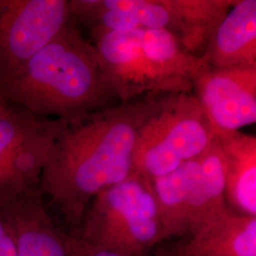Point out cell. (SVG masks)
<instances>
[{
  "label": "cell",
  "mask_w": 256,
  "mask_h": 256,
  "mask_svg": "<svg viewBox=\"0 0 256 256\" xmlns=\"http://www.w3.org/2000/svg\"><path fill=\"white\" fill-rule=\"evenodd\" d=\"M10 106H12V104H10L9 102L6 101V99L4 98V96L0 92V116H2L4 113H6L10 110Z\"/></svg>",
  "instance_id": "cell-19"
},
{
  "label": "cell",
  "mask_w": 256,
  "mask_h": 256,
  "mask_svg": "<svg viewBox=\"0 0 256 256\" xmlns=\"http://www.w3.org/2000/svg\"><path fill=\"white\" fill-rule=\"evenodd\" d=\"M66 120L42 119L12 106L0 116V207L39 183Z\"/></svg>",
  "instance_id": "cell-5"
},
{
  "label": "cell",
  "mask_w": 256,
  "mask_h": 256,
  "mask_svg": "<svg viewBox=\"0 0 256 256\" xmlns=\"http://www.w3.org/2000/svg\"><path fill=\"white\" fill-rule=\"evenodd\" d=\"M209 68L256 66V1L236 0L200 56Z\"/></svg>",
  "instance_id": "cell-10"
},
{
  "label": "cell",
  "mask_w": 256,
  "mask_h": 256,
  "mask_svg": "<svg viewBox=\"0 0 256 256\" xmlns=\"http://www.w3.org/2000/svg\"><path fill=\"white\" fill-rule=\"evenodd\" d=\"M198 158L151 182L162 223V243L188 234L189 194Z\"/></svg>",
  "instance_id": "cell-15"
},
{
  "label": "cell",
  "mask_w": 256,
  "mask_h": 256,
  "mask_svg": "<svg viewBox=\"0 0 256 256\" xmlns=\"http://www.w3.org/2000/svg\"><path fill=\"white\" fill-rule=\"evenodd\" d=\"M225 162V198L230 210L256 216V138L240 131L216 135Z\"/></svg>",
  "instance_id": "cell-12"
},
{
  "label": "cell",
  "mask_w": 256,
  "mask_h": 256,
  "mask_svg": "<svg viewBox=\"0 0 256 256\" xmlns=\"http://www.w3.org/2000/svg\"><path fill=\"white\" fill-rule=\"evenodd\" d=\"M160 95L64 120L43 169L39 192L68 234H78L90 202L102 190L132 174L138 132Z\"/></svg>",
  "instance_id": "cell-1"
},
{
  "label": "cell",
  "mask_w": 256,
  "mask_h": 256,
  "mask_svg": "<svg viewBox=\"0 0 256 256\" xmlns=\"http://www.w3.org/2000/svg\"><path fill=\"white\" fill-rule=\"evenodd\" d=\"M214 138L194 93L162 94L138 132L132 174L152 182L202 156Z\"/></svg>",
  "instance_id": "cell-3"
},
{
  "label": "cell",
  "mask_w": 256,
  "mask_h": 256,
  "mask_svg": "<svg viewBox=\"0 0 256 256\" xmlns=\"http://www.w3.org/2000/svg\"><path fill=\"white\" fill-rule=\"evenodd\" d=\"M162 232L151 182L132 174L92 200L76 236L122 256H146L162 243Z\"/></svg>",
  "instance_id": "cell-4"
},
{
  "label": "cell",
  "mask_w": 256,
  "mask_h": 256,
  "mask_svg": "<svg viewBox=\"0 0 256 256\" xmlns=\"http://www.w3.org/2000/svg\"><path fill=\"white\" fill-rule=\"evenodd\" d=\"M18 256H70V236L52 216L39 191L0 207Z\"/></svg>",
  "instance_id": "cell-9"
},
{
  "label": "cell",
  "mask_w": 256,
  "mask_h": 256,
  "mask_svg": "<svg viewBox=\"0 0 256 256\" xmlns=\"http://www.w3.org/2000/svg\"><path fill=\"white\" fill-rule=\"evenodd\" d=\"M229 209L225 198V162L216 136L209 149L198 158L188 206V236L218 218Z\"/></svg>",
  "instance_id": "cell-13"
},
{
  "label": "cell",
  "mask_w": 256,
  "mask_h": 256,
  "mask_svg": "<svg viewBox=\"0 0 256 256\" xmlns=\"http://www.w3.org/2000/svg\"><path fill=\"white\" fill-rule=\"evenodd\" d=\"M90 34L122 102L149 94L194 92L192 84L166 74L144 52L140 28L124 32H94Z\"/></svg>",
  "instance_id": "cell-7"
},
{
  "label": "cell",
  "mask_w": 256,
  "mask_h": 256,
  "mask_svg": "<svg viewBox=\"0 0 256 256\" xmlns=\"http://www.w3.org/2000/svg\"><path fill=\"white\" fill-rule=\"evenodd\" d=\"M0 92L10 104L42 119H76L122 102L96 48L72 20Z\"/></svg>",
  "instance_id": "cell-2"
},
{
  "label": "cell",
  "mask_w": 256,
  "mask_h": 256,
  "mask_svg": "<svg viewBox=\"0 0 256 256\" xmlns=\"http://www.w3.org/2000/svg\"><path fill=\"white\" fill-rule=\"evenodd\" d=\"M236 0H169L172 10L170 30L184 48L202 56L212 34Z\"/></svg>",
  "instance_id": "cell-14"
},
{
  "label": "cell",
  "mask_w": 256,
  "mask_h": 256,
  "mask_svg": "<svg viewBox=\"0 0 256 256\" xmlns=\"http://www.w3.org/2000/svg\"><path fill=\"white\" fill-rule=\"evenodd\" d=\"M174 245L187 256H256V216L229 208L188 240Z\"/></svg>",
  "instance_id": "cell-11"
},
{
  "label": "cell",
  "mask_w": 256,
  "mask_h": 256,
  "mask_svg": "<svg viewBox=\"0 0 256 256\" xmlns=\"http://www.w3.org/2000/svg\"><path fill=\"white\" fill-rule=\"evenodd\" d=\"M70 236V256H126L119 252L92 245L78 236Z\"/></svg>",
  "instance_id": "cell-16"
},
{
  "label": "cell",
  "mask_w": 256,
  "mask_h": 256,
  "mask_svg": "<svg viewBox=\"0 0 256 256\" xmlns=\"http://www.w3.org/2000/svg\"><path fill=\"white\" fill-rule=\"evenodd\" d=\"M146 256H187L182 254L176 245L160 243Z\"/></svg>",
  "instance_id": "cell-18"
},
{
  "label": "cell",
  "mask_w": 256,
  "mask_h": 256,
  "mask_svg": "<svg viewBox=\"0 0 256 256\" xmlns=\"http://www.w3.org/2000/svg\"><path fill=\"white\" fill-rule=\"evenodd\" d=\"M70 21V0H0V86Z\"/></svg>",
  "instance_id": "cell-6"
},
{
  "label": "cell",
  "mask_w": 256,
  "mask_h": 256,
  "mask_svg": "<svg viewBox=\"0 0 256 256\" xmlns=\"http://www.w3.org/2000/svg\"><path fill=\"white\" fill-rule=\"evenodd\" d=\"M0 256H18L9 223L0 212Z\"/></svg>",
  "instance_id": "cell-17"
},
{
  "label": "cell",
  "mask_w": 256,
  "mask_h": 256,
  "mask_svg": "<svg viewBox=\"0 0 256 256\" xmlns=\"http://www.w3.org/2000/svg\"><path fill=\"white\" fill-rule=\"evenodd\" d=\"M192 93L216 135L256 124V66H208L194 80Z\"/></svg>",
  "instance_id": "cell-8"
}]
</instances>
